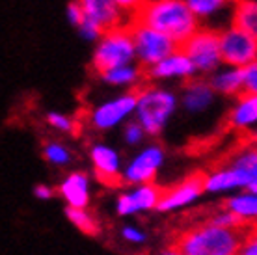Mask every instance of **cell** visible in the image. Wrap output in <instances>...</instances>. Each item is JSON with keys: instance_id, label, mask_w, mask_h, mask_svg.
<instances>
[{"instance_id": "cell-1", "label": "cell", "mask_w": 257, "mask_h": 255, "mask_svg": "<svg viewBox=\"0 0 257 255\" xmlns=\"http://www.w3.org/2000/svg\"><path fill=\"white\" fill-rule=\"evenodd\" d=\"M187 214L181 222L170 248H175L183 255H237L246 233L250 229H229L222 225L205 222V211Z\"/></svg>"}, {"instance_id": "cell-2", "label": "cell", "mask_w": 257, "mask_h": 255, "mask_svg": "<svg viewBox=\"0 0 257 255\" xmlns=\"http://www.w3.org/2000/svg\"><path fill=\"white\" fill-rule=\"evenodd\" d=\"M131 21L164 34L177 47L201 26L183 0H144Z\"/></svg>"}, {"instance_id": "cell-3", "label": "cell", "mask_w": 257, "mask_h": 255, "mask_svg": "<svg viewBox=\"0 0 257 255\" xmlns=\"http://www.w3.org/2000/svg\"><path fill=\"white\" fill-rule=\"evenodd\" d=\"M177 110L179 93L174 88L149 82L136 89V108L133 119L140 123L148 136H159L164 133Z\"/></svg>"}, {"instance_id": "cell-4", "label": "cell", "mask_w": 257, "mask_h": 255, "mask_svg": "<svg viewBox=\"0 0 257 255\" xmlns=\"http://www.w3.org/2000/svg\"><path fill=\"white\" fill-rule=\"evenodd\" d=\"M135 43L128 25L104 30L103 36L93 43L91 51V69L97 75L116 69L119 65L135 64Z\"/></svg>"}, {"instance_id": "cell-5", "label": "cell", "mask_w": 257, "mask_h": 255, "mask_svg": "<svg viewBox=\"0 0 257 255\" xmlns=\"http://www.w3.org/2000/svg\"><path fill=\"white\" fill-rule=\"evenodd\" d=\"M179 49L185 52V56L190 60V64L196 69V75L201 78H207L212 71H216L222 65L218 28L199 26Z\"/></svg>"}, {"instance_id": "cell-6", "label": "cell", "mask_w": 257, "mask_h": 255, "mask_svg": "<svg viewBox=\"0 0 257 255\" xmlns=\"http://www.w3.org/2000/svg\"><path fill=\"white\" fill-rule=\"evenodd\" d=\"M136 108V91H119L117 95L97 102L88 112V125L95 133H106L123 127L133 119Z\"/></svg>"}, {"instance_id": "cell-7", "label": "cell", "mask_w": 257, "mask_h": 255, "mask_svg": "<svg viewBox=\"0 0 257 255\" xmlns=\"http://www.w3.org/2000/svg\"><path fill=\"white\" fill-rule=\"evenodd\" d=\"M128 30L133 36V43H135L136 64L140 65L144 71L153 67L155 64H159L161 60H164L166 56H170L172 52L179 49L164 34L157 32V30L146 25L128 21Z\"/></svg>"}, {"instance_id": "cell-8", "label": "cell", "mask_w": 257, "mask_h": 255, "mask_svg": "<svg viewBox=\"0 0 257 255\" xmlns=\"http://www.w3.org/2000/svg\"><path fill=\"white\" fill-rule=\"evenodd\" d=\"M218 45L222 65L244 69L257 60V39L231 23L218 28Z\"/></svg>"}, {"instance_id": "cell-9", "label": "cell", "mask_w": 257, "mask_h": 255, "mask_svg": "<svg viewBox=\"0 0 257 255\" xmlns=\"http://www.w3.org/2000/svg\"><path fill=\"white\" fill-rule=\"evenodd\" d=\"M166 151L159 144H148L138 151V153L128 160L121 170V181L123 185H148L153 183L159 170L164 164Z\"/></svg>"}, {"instance_id": "cell-10", "label": "cell", "mask_w": 257, "mask_h": 255, "mask_svg": "<svg viewBox=\"0 0 257 255\" xmlns=\"http://www.w3.org/2000/svg\"><path fill=\"white\" fill-rule=\"evenodd\" d=\"M196 69L190 64V60L185 56V52L177 49L170 56H166L164 60H161L159 64H155L153 67L146 69V78L151 80L153 84H187L188 80L196 78Z\"/></svg>"}, {"instance_id": "cell-11", "label": "cell", "mask_w": 257, "mask_h": 255, "mask_svg": "<svg viewBox=\"0 0 257 255\" xmlns=\"http://www.w3.org/2000/svg\"><path fill=\"white\" fill-rule=\"evenodd\" d=\"M90 160L93 175L101 185L108 188H117L123 185L121 181V155L108 144L95 142L90 146Z\"/></svg>"}, {"instance_id": "cell-12", "label": "cell", "mask_w": 257, "mask_h": 255, "mask_svg": "<svg viewBox=\"0 0 257 255\" xmlns=\"http://www.w3.org/2000/svg\"><path fill=\"white\" fill-rule=\"evenodd\" d=\"M203 183H205V173L196 172L187 175L181 183H175L170 188H162V196L157 203V211L168 212L190 205L205 192Z\"/></svg>"}, {"instance_id": "cell-13", "label": "cell", "mask_w": 257, "mask_h": 255, "mask_svg": "<svg viewBox=\"0 0 257 255\" xmlns=\"http://www.w3.org/2000/svg\"><path fill=\"white\" fill-rule=\"evenodd\" d=\"M162 196V188L155 183L148 185H138L133 190L123 192L117 196L116 211L119 216H131L142 211H151L157 209V203Z\"/></svg>"}, {"instance_id": "cell-14", "label": "cell", "mask_w": 257, "mask_h": 255, "mask_svg": "<svg viewBox=\"0 0 257 255\" xmlns=\"http://www.w3.org/2000/svg\"><path fill=\"white\" fill-rule=\"evenodd\" d=\"M216 101V95L211 89L207 78L196 77L183 84L179 91V108H183L187 114L199 115L205 114L212 108V104Z\"/></svg>"}, {"instance_id": "cell-15", "label": "cell", "mask_w": 257, "mask_h": 255, "mask_svg": "<svg viewBox=\"0 0 257 255\" xmlns=\"http://www.w3.org/2000/svg\"><path fill=\"white\" fill-rule=\"evenodd\" d=\"M90 175L82 170L69 172L56 186V196L64 199L69 209H88L90 205Z\"/></svg>"}, {"instance_id": "cell-16", "label": "cell", "mask_w": 257, "mask_h": 255, "mask_svg": "<svg viewBox=\"0 0 257 255\" xmlns=\"http://www.w3.org/2000/svg\"><path fill=\"white\" fill-rule=\"evenodd\" d=\"M78 4L84 12V19L95 23L103 30L117 28V26L128 25V15L119 10L112 0H78Z\"/></svg>"}, {"instance_id": "cell-17", "label": "cell", "mask_w": 257, "mask_h": 255, "mask_svg": "<svg viewBox=\"0 0 257 255\" xmlns=\"http://www.w3.org/2000/svg\"><path fill=\"white\" fill-rule=\"evenodd\" d=\"M227 127L246 136L257 127V95L242 91L233 99L227 112Z\"/></svg>"}, {"instance_id": "cell-18", "label": "cell", "mask_w": 257, "mask_h": 255, "mask_svg": "<svg viewBox=\"0 0 257 255\" xmlns=\"http://www.w3.org/2000/svg\"><path fill=\"white\" fill-rule=\"evenodd\" d=\"M97 77H99V80L104 86H110V88L119 89V91H136L140 86H144L146 71L135 62V64H128V65H119L116 69L101 73Z\"/></svg>"}, {"instance_id": "cell-19", "label": "cell", "mask_w": 257, "mask_h": 255, "mask_svg": "<svg viewBox=\"0 0 257 255\" xmlns=\"http://www.w3.org/2000/svg\"><path fill=\"white\" fill-rule=\"evenodd\" d=\"M207 82L214 91V95L222 97H238L244 91V77L242 69L229 67V65H220L216 71H212L207 77Z\"/></svg>"}, {"instance_id": "cell-20", "label": "cell", "mask_w": 257, "mask_h": 255, "mask_svg": "<svg viewBox=\"0 0 257 255\" xmlns=\"http://www.w3.org/2000/svg\"><path fill=\"white\" fill-rule=\"evenodd\" d=\"M227 166H231L235 172L242 177L244 188H251L257 185V149L242 142V146L237 147L227 160H224Z\"/></svg>"}, {"instance_id": "cell-21", "label": "cell", "mask_w": 257, "mask_h": 255, "mask_svg": "<svg viewBox=\"0 0 257 255\" xmlns=\"http://www.w3.org/2000/svg\"><path fill=\"white\" fill-rule=\"evenodd\" d=\"M203 186H205V192L218 194V192L235 190V188H244V181L231 166H227L225 162H220L211 172L205 173Z\"/></svg>"}, {"instance_id": "cell-22", "label": "cell", "mask_w": 257, "mask_h": 255, "mask_svg": "<svg viewBox=\"0 0 257 255\" xmlns=\"http://www.w3.org/2000/svg\"><path fill=\"white\" fill-rule=\"evenodd\" d=\"M192 15L199 21L201 26L214 28V21H218L224 13H231V0H183Z\"/></svg>"}, {"instance_id": "cell-23", "label": "cell", "mask_w": 257, "mask_h": 255, "mask_svg": "<svg viewBox=\"0 0 257 255\" xmlns=\"http://www.w3.org/2000/svg\"><path fill=\"white\" fill-rule=\"evenodd\" d=\"M229 23L257 39V0L235 2L229 13Z\"/></svg>"}, {"instance_id": "cell-24", "label": "cell", "mask_w": 257, "mask_h": 255, "mask_svg": "<svg viewBox=\"0 0 257 255\" xmlns=\"http://www.w3.org/2000/svg\"><path fill=\"white\" fill-rule=\"evenodd\" d=\"M222 209L227 212L235 214L237 218L244 220L248 223H257V194L244 192V194H237L231 198H225L220 203Z\"/></svg>"}, {"instance_id": "cell-25", "label": "cell", "mask_w": 257, "mask_h": 255, "mask_svg": "<svg viewBox=\"0 0 257 255\" xmlns=\"http://www.w3.org/2000/svg\"><path fill=\"white\" fill-rule=\"evenodd\" d=\"M41 155L45 162L54 168H67L75 159L73 149L62 140H45L41 146Z\"/></svg>"}, {"instance_id": "cell-26", "label": "cell", "mask_w": 257, "mask_h": 255, "mask_svg": "<svg viewBox=\"0 0 257 255\" xmlns=\"http://www.w3.org/2000/svg\"><path fill=\"white\" fill-rule=\"evenodd\" d=\"M65 216L69 218V222L77 227L80 233L88 236H97L101 233V222L97 220L93 212L88 209H65Z\"/></svg>"}, {"instance_id": "cell-27", "label": "cell", "mask_w": 257, "mask_h": 255, "mask_svg": "<svg viewBox=\"0 0 257 255\" xmlns=\"http://www.w3.org/2000/svg\"><path fill=\"white\" fill-rule=\"evenodd\" d=\"M45 121L52 131L62 134H69V136H75L78 133V127H80L73 115L58 112V110H49L45 114Z\"/></svg>"}, {"instance_id": "cell-28", "label": "cell", "mask_w": 257, "mask_h": 255, "mask_svg": "<svg viewBox=\"0 0 257 255\" xmlns=\"http://www.w3.org/2000/svg\"><path fill=\"white\" fill-rule=\"evenodd\" d=\"M121 134H123V142H125L127 146H131V147L140 146V144H144V140L148 138L146 131H144L140 123L135 121V119H128V121L123 125V133Z\"/></svg>"}, {"instance_id": "cell-29", "label": "cell", "mask_w": 257, "mask_h": 255, "mask_svg": "<svg viewBox=\"0 0 257 255\" xmlns=\"http://www.w3.org/2000/svg\"><path fill=\"white\" fill-rule=\"evenodd\" d=\"M77 30H78V36H80L84 41H88V43H95L104 32L101 26H97L95 23H91V21H88V19H84L82 23L77 26Z\"/></svg>"}, {"instance_id": "cell-30", "label": "cell", "mask_w": 257, "mask_h": 255, "mask_svg": "<svg viewBox=\"0 0 257 255\" xmlns=\"http://www.w3.org/2000/svg\"><path fill=\"white\" fill-rule=\"evenodd\" d=\"M237 255H257V223H253L246 233L244 240L240 244Z\"/></svg>"}, {"instance_id": "cell-31", "label": "cell", "mask_w": 257, "mask_h": 255, "mask_svg": "<svg viewBox=\"0 0 257 255\" xmlns=\"http://www.w3.org/2000/svg\"><path fill=\"white\" fill-rule=\"evenodd\" d=\"M65 19H67V23H69L73 28H77L84 21V12H82V8H80V4H78V0L67 2V6H65Z\"/></svg>"}, {"instance_id": "cell-32", "label": "cell", "mask_w": 257, "mask_h": 255, "mask_svg": "<svg viewBox=\"0 0 257 255\" xmlns=\"http://www.w3.org/2000/svg\"><path fill=\"white\" fill-rule=\"evenodd\" d=\"M242 77H244V91L246 93H253L257 95V60L251 62L248 67L242 69Z\"/></svg>"}, {"instance_id": "cell-33", "label": "cell", "mask_w": 257, "mask_h": 255, "mask_svg": "<svg viewBox=\"0 0 257 255\" xmlns=\"http://www.w3.org/2000/svg\"><path fill=\"white\" fill-rule=\"evenodd\" d=\"M121 235L125 240L128 242H135V244H140L146 240V233L140 231L138 227H133V225H127V227H123L121 229Z\"/></svg>"}, {"instance_id": "cell-34", "label": "cell", "mask_w": 257, "mask_h": 255, "mask_svg": "<svg viewBox=\"0 0 257 255\" xmlns=\"http://www.w3.org/2000/svg\"><path fill=\"white\" fill-rule=\"evenodd\" d=\"M112 2H114V4H116V6L125 13V15L133 17L135 12L140 8V4L144 2V0H112Z\"/></svg>"}, {"instance_id": "cell-35", "label": "cell", "mask_w": 257, "mask_h": 255, "mask_svg": "<svg viewBox=\"0 0 257 255\" xmlns=\"http://www.w3.org/2000/svg\"><path fill=\"white\" fill-rule=\"evenodd\" d=\"M32 194L38 199H43V201H47V199H52L54 196H56V188H52V186H49V185H36V186H34Z\"/></svg>"}, {"instance_id": "cell-36", "label": "cell", "mask_w": 257, "mask_h": 255, "mask_svg": "<svg viewBox=\"0 0 257 255\" xmlns=\"http://www.w3.org/2000/svg\"><path fill=\"white\" fill-rule=\"evenodd\" d=\"M244 138V144H248V146H251V147H255L257 149V127L251 131V133H248L246 136H242Z\"/></svg>"}, {"instance_id": "cell-37", "label": "cell", "mask_w": 257, "mask_h": 255, "mask_svg": "<svg viewBox=\"0 0 257 255\" xmlns=\"http://www.w3.org/2000/svg\"><path fill=\"white\" fill-rule=\"evenodd\" d=\"M162 255H183V253H181V251H177L175 248H168Z\"/></svg>"}, {"instance_id": "cell-38", "label": "cell", "mask_w": 257, "mask_h": 255, "mask_svg": "<svg viewBox=\"0 0 257 255\" xmlns=\"http://www.w3.org/2000/svg\"><path fill=\"white\" fill-rule=\"evenodd\" d=\"M231 2H233V4H235V2H240V0H231Z\"/></svg>"}]
</instances>
